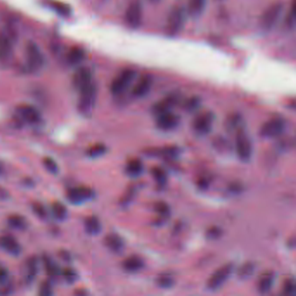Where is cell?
I'll return each mask as SVG.
<instances>
[{
  "mask_svg": "<svg viewBox=\"0 0 296 296\" xmlns=\"http://www.w3.org/2000/svg\"><path fill=\"white\" fill-rule=\"evenodd\" d=\"M187 11L182 6H176L169 13L166 21V35L170 38H174L179 35L185 24Z\"/></svg>",
  "mask_w": 296,
  "mask_h": 296,
  "instance_id": "6da1fadb",
  "label": "cell"
},
{
  "mask_svg": "<svg viewBox=\"0 0 296 296\" xmlns=\"http://www.w3.org/2000/svg\"><path fill=\"white\" fill-rule=\"evenodd\" d=\"M97 96H98V90L95 83L93 82L80 90L78 108L82 114L84 116L91 114L95 107Z\"/></svg>",
  "mask_w": 296,
  "mask_h": 296,
  "instance_id": "7a4b0ae2",
  "label": "cell"
},
{
  "mask_svg": "<svg viewBox=\"0 0 296 296\" xmlns=\"http://www.w3.org/2000/svg\"><path fill=\"white\" fill-rule=\"evenodd\" d=\"M283 9H284V4L280 1H277L270 4L261 15L260 20V26L261 29L265 32L271 31L280 20Z\"/></svg>",
  "mask_w": 296,
  "mask_h": 296,
  "instance_id": "3957f363",
  "label": "cell"
},
{
  "mask_svg": "<svg viewBox=\"0 0 296 296\" xmlns=\"http://www.w3.org/2000/svg\"><path fill=\"white\" fill-rule=\"evenodd\" d=\"M234 268L235 266L233 263L229 262L222 265L219 269H217L207 280L206 283L207 288L211 291H215L217 290L218 288H221V286L225 283L226 280H228L231 276Z\"/></svg>",
  "mask_w": 296,
  "mask_h": 296,
  "instance_id": "277c9868",
  "label": "cell"
},
{
  "mask_svg": "<svg viewBox=\"0 0 296 296\" xmlns=\"http://www.w3.org/2000/svg\"><path fill=\"white\" fill-rule=\"evenodd\" d=\"M137 71L131 69L122 71L118 76L115 78L111 84V92L115 96L120 95L126 91L135 79L137 78Z\"/></svg>",
  "mask_w": 296,
  "mask_h": 296,
  "instance_id": "5b68a950",
  "label": "cell"
},
{
  "mask_svg": "<svg viewBox=\"0 0 296 296\" xmlns=\"http://www.w3.org/2000/svg\"><path fill=\"white\" fill-rule=\"evenodd\" d=\"M236 150L238 158H240L242 162H248L252 157V142L244 129H241L237 131Z\"/></svg>",
  "mask_w": 296,
  "mask_h": 296,
  "instance_id": "8992f818",
  "label": "cell"
},
{
  "mask_svg": "<svg viewBox=\"0 0 296 296\" xmlns=\"http://www.w3.org/2000/svg\"><path fill=\"white\" fill-rule=\"evenodd\" d=\"M286 121L281 117H274L262 124L260 134L262 138H275L284 132Z\"/></svg>",
  "mask_w": 296,
  "mask_h": 296,
  "instance_id": "52a82bcc",
  "label": "cell"
},
{
  "mask_svg": "<svg viewBox=\"0 0 296 296\" xmlns=\"http://www.w3.org/2000/svg\"><path fill=\"white\" fill-rule=\"evenodd\" d=\"M215 118L216 117L212 111L201 112L195 118L192 122L194 131L200 136L209 134L212 130Z\"/></svg>",
  "mask_w": 296,
  "mask_h": 296,
  "instance_id": "ba28073f",
  "label": "cell"
},
{
  "mask_svg": "<svg viewBox=\"0 0 296 296\" xmlns=\"http://www.w3.org/2000/svg\"><path fill=\"white\" fill-rule=\"evenodd\" d=\"M25 54L28 67L31 71H39L43 67L44 63V55L36 43H28L25 48Z\"/></svg>",
  "mask_w": 296,
  "mask_h": 296,
  "instance_id": "9c48e42d",
  "label": "cell"
},
{
  "mask_svg": "<svg viewBox=\"0 0 296 296\" xmlns=\"http://www.w3.org/2000/svg\"><path fill=\"white\" fill-rule=\"evenodd\" d=\"M181 101H182V96L180 93H172L166 97L165 99H162L153 104V106L151 108V112L156 117L166 112H170L172 111L174 107L178 105V103H181Z\"/></svg>",
  "mask_w": 296,
  "mask_h": 296,
  "instance_id": "30bf717a",
  "label": "cell"
},
{
  "mask_svg": "<svg viewBox=\"0 0 296 296\" xmlns=\"http://www.w3.org/2000/svg\"><path fill=\"white\" fill-rule=\"evenodd\" d=\"M125 23L128 27L138 30L142 21V6L139 1H133L127 8L125 12Z\"/></svg>",
  "mask_w": 296,
  "mask_h": 296,
  "instance_id": "8fae6325",
  "label": "cell"
},
{
  "mask_svg": "<svg viewBox=\"0 0 296 296\" xmlns=\"http://www.w3.org/2000/svg\"><path fill=\"white\" fill-rule=\"evenodd\" d=\"M94 191L87 186H79L68 190L67 199L73 204H81L94 197Z\"/></svg>",
  "mask_w": 296,
  "mask_h": 296,
  "instance_id": "7c38bea8",
  "label": "cell"
},
{
  "mask_svg": "<svg viewBox=\"0 0 296 296\" xmlns=\"http://www.w3.org/2000/svg\"><path fill=\"white\" fill-rule=\"evenodd\" d=\"M18 118L22 122H28L31 124H37L41 121L39 111L32 105L21 104L17 108Z\"/></svg>",
  "mask_w": 296,
  "mask_h": 296,
  "instance_id": "4fadbf2b",
  "label": "cell"
},
{
  "mask_svg": "<svg viewBox=\"0 0 296 296\" xmlns=\"http://www.w3.org/2000/svg\"><path fill=\"white\" fill-rule=\"evenodd\" d=\"M181 118L173 112H166L157 117L156 124L161 131H172L179 125Z\"/></svg>",
  "mask_w": 296,
  "mask_h": 296,
  "instance_id": "5bb4252c",
  "label": "cell"
},
{
  "mask_svg": "<svg viewBox=\"0 0 296 296\" xmlns=\"http://www.w3.org/2000/svg\"><path fill=\"white\" fill-rule=\"evenodd\" d=\"M92 83V74L89 68H79L76 71L73 78H72V83L76 89H79V91L83 87L87 86L88 84Z\"/></svg>",
  "mask_w": 296,
  "mask_h": 296,
  "instance_id": "9a60e30c",
  "label": "cell"
},
{
  "mask_svg": "<svg viewBox=\"0 0 296 296\" xmlns=\"http://www.w3.org/2000/svg\"><path fill=\"white\" fill-rule=\"evenodd\" d=\"M150 157H162V158H178L181 153L180 148L175 145L162 147V148H150L144 151Z\"/></svg>",
  "mask_w": 296,
  "mask_h": 296,
  "instance_id": "2e32d148",
  "label": "cell"
},
{
  "mask_svg": "<svg viewBox=\"0 0 296 296\" xmlns=\"http://www.w3.org/2000/svg\"><path fill=\"white\" fill-rule=\"evenodd\" d=\"M0 248L12 256H19L21 253V246L12 236L5 235L0 237Z\"/></svg>",
  "mask_w": 296,
  "mask_h": 296,
  "instance_id": "e0dca14e",
  "label": "cell"
},
{
  "mask_svg": "<svg viewBox=\"0 0 296 296\" xmlns=\"http://www.w3.org/2000/svg\"><path fill=\"white\" fill-rule=\"evenodd\" d=\"M151 87H152V78L149 75L143 76L136 84L132 91V95L138 99L143 98L148 95Z\"/></svg>",
  "mask_w": 296,
  "mask_h": 296,
  "instance_id": "ac0fdd59",
  "label": "cell"
},
{
  "mask_svg": "<svg viewBox=\"0 0 296 296\" xmlns=\"http://www.w3.org/2000/svg\"><path fill=\"white\" fill-rule=\"evenodd\" d=\"M104 244L111 251L117 254L122 252L125 246L122 237L116 233L108 234L104 237Z\"/></svg>",
  "mask_w": 296,
  "mask_h": 296,
  "instance_id": "d6986e66",
  "label": "cell"
},
{
  "mask_svg": "<svg viewBox=\"0 0 296 296\" xmlns=\"http://www.w3.org/2000/svg\"><path fill=\"white\" fill-rule=\"evenodd\" d=\"M39 272V261L35 257H30L26 261L24 267V281L31 284L35 280Z\"/></svg>",
  "mask_w": 296,
  "mask_h": 296,
  "instance_id": "ffe728a7",
  "label": "cell"
},
{
  "mask_svg": "<svg viewBox=\"0 0 296 296\" xmlns=\"http://www.w3.org/2000/svg\"><path fill=\"white\" fill-rule=\"evenodd\" d=\"M276 280V274L273 271H266L261 275L258 283H257V289L261 294H267L269 293L272 288L274 282Z\"/></svg>",
  "mask_w": 296,
  "mask_h": 296,
  "instance_id": "44dd1931",
  "label": "cell"
},
{
  "mask_svg": "<svg viewBox=\"0 0 296 296\" xmlns=\"http://www.w3.org/2000/svg\"><path fill=\"white\" fill-rule=\"evenodd\" d=\"M144 267V261L142 257L133 255L131 257H127L124 261H122V269L126 272H138Z\"/></svg>",
  "mask_w": 296,
  "mask_h": 296,
  "instance_id": "7402d4cb",
  "label": "cell"
},
{
  "mask_svg": "<svg viewBox=\"0 0 296 296\" xmlns=\"http://www.w3.org/2000/svg\"><path fill=\"white\" fill-rule=\"evenodd\" d=\"M12 54V41L4 33L0 34V62L8 61Z\"/></svg>",
  "mask_w": 296,
  "mask_h": 296,
  "instance_id": "603a6c76",
  "label": "cell"
},
{
  "mask_svg": "<svg viewBox=\"0 0 296 296\" xmlns=\"http://www.w3.org/2000/svg\"><path fill=\"white\" fill-rule=\"evenodd\" d=\"M207 0H189L187 13L194 19H197L204 12Z\"/></svg>",
  "mask_w": 296,
  "mask_h": 296,
  "instance_id": "cb8c5ba5",
  "label": "cell"
},
{
  "mask_svg": "<svg viewBox=\"0 0 296 296\" xmlns=\"http://www.w3.org/2000/svg\"><path fill=\"white\" fill-rule=\"evenodd\" d=\"M143 163L139 158H132L127 162L125 173L131 178H138L143 172Z\"/></svg>",
  "mask_w": 296,
  "mask_h": 296,
  "instance_id": "d4e9b609",
  "label": "cell"
},
{
  "mask_svg": "<svg viewBox=\"0 0 296 296\" xmlns=\"http://www.w3.org/2000/svg\"><path fill=\"white\" fill-rule=\"evenodd\" d=\"M244 126V121L241 115L238 113H233L229 115L228 118L226 119L225 127L227 131L230 132L239 131L241 129H243Z\"/></svg>",
  "mask_w": 296,
  "mask_h": 296,
  "instance_id": "484cf974",
  "label": "cell"
},
{
  "mask_svg": "<svg viewBox=\"0 0 296 296\" xmlns=\"http://www.w3.org/2000/svg\"><path fill=\"white\" fill-rule=\"evenodd\" d=\"M84 229H85L86 233L91 235V236L99 235L102 230L101 221L95 216L88 217L84 220Z\"/></svg>",
  "mask_w": 296,
  "mask_h": 296,
  "instance_id": "4316f807",
  "label": "cell"
},
{
  "mask_svg": "<svg viewBox=\"0 0 296 296\" xmlns=\"http://www.w3.org/2000/svg\"><path fill=\"white\" fill-rule=\"evenodd\" d=\"M153 208H154L155 212L159 216V220L157 221V224L159 223V221H165L166 219L170 217L171 210H170V206L169 204H167L165 201H158L155 202Z\"/></svg>",
  "mask_w": 296,
  "mask_h": 296,
  "instance_id": "83f0119b",
  "label": "cell"
},
{
  "mask_svg": "<svg viewBox=\"0 0 296 296\" xmlns=\"http://www.w3.org/2000/svg\"><path fill=\"white\" fill-rule=\"evenodd\" d=\"M44 261V267L45 272L47 274L51 279H57L59 276V269L58 265L56 264L55 261L48 256H44L43 257Z\"/></svg>",
  "mask_w": 296,
  "mask_h": 296,
  "instance_id": "f1b7e54d",
  "label": "cell"
},
{
  "mask_svg": "<svg viewBox=\"0 0 296 296\" xmlns=\"http://www.w3.org/2000/svg\"><path fill=\"white\" fill-rule=\"evenodd\" d=\"M9 226L17 230H24L27 228L28 223L26 219L20 215H11L7 219Z\"/></svg>",
  "mask_w": 296,
  "mask_h": 296,
  "instance_id": "f546056e",
  "label": "cell"
},
{
  "mask_svg": "<svg viewBox=\"0 0 296 296\" xmlns=\"http://www.w3.org/2000/svg\"><path fill=\"white\" fill-rule=\"evenodd\" d=\"M150 173L152 175V177L154 178L156 182L158 183V186H160V187L165 186L167 181H168V175L165 170L159 166H155L151 168Z\"/></svg>",
  "mask_w": 296,
  "mask_h": 296,
  "instance_id": "4dcf8cb0",
  "label": "cell"
},
{
  "mask_svg": "<svg viewBox=\"0 0 296 296\" xmlns=\"http://www.w3.org/2000/svg\"><path fill=\"white\" fill-rule=\"evenodd\" d=\"M255 270H256L255 264L251 261H247L239 268L238 271H237V276L241 280H247V279H249L252 276Z\"/></svg>",
  "mask_w": 296,
  "mask_h": 296,
  "instance_id": "1f68e13d",
  "label": "cell"
},
{
  "mask_svg": "<svg viewBox=\"0 0 296 296\" xmlns=\"http://www.w3.org/2000/svg\"><path fill=\"white\" fill-rule=\"evenodd\" d=\"M85 58V52L82 48L74 47L68 53L67 59L71 64L81 63Z\"/></svg>",
  "mask_w": 296,
  "mask_h": 296,
  "instance_id": "d6a6232c",
  "label": "cell"
},
{
  "mask_svg": "<svg viewBox=\"0 0 296 296\" xmlns=\"http://www.w3.org/2000/svg\"><path fill=\"white\" fill-rule=\"evenodd\" d=\"M156 282H157L158 287L167 289V288H172L174 286L175 279L171 274L162 273V274L158 276L157 280H156Z\"/></svg>",
  "mask_w": 296,
  "mask_h": 296,
  "instance_id": "836d02e7",
  "label": "cell"
},
{
  "mask_svg": "<svg viewBox=\"0 0 296 296\" xmlns=\"http://www.w3.org/2000/svg\"><path fill=\"white\" fill-rule=\"evenodd\" d=\"M201 100L197 96L190 97L182 103V109L187 112H194L201 106Z\"/></svg>",
  "mask_w": 296,
  "mask_h": 296,
  "instance_id": "e575fe53",
  "label": "cell"
},
{
  "mask_svg": "<svg viewBox=\"0 0 296 296\" xmlns=\"http://www.w3.org/2000/svg\"><path fill=\"white\" fill-rule=\"evenodd\" d=\"M52 211L53 216L59 221H63V220H65V218L67 217V209L60 201H54L52 203Z\"/></svg>",
  "mask_w": 296,
  "mask_h": 296,
  "instance_id": "d590c367",
  "label": "cell"
},
{
  "mask_svg": "<svg viewBox=\"0 0 296 296\" xmlns=\"http://www.w3.org/2000/svg\"><path fill=\"white\" fill-rule=\"evenodd\" d=\"M106 152L107 147L103 143H96L88 149L86 154L89 158H97L102 157Z\"/></svg>",
  "mask_w": 296,
  "mask_h": 296,
  "instance_id": "8d00e7d4",
  "label": "cell"
},
{
  "mask_svg": "<svg viewBox=\"0 0 296 296\" xmlns=\"http://www.w3.org/2000/svg\"><path fill=\"white\" fill-rule=\"evenodd\" d=\"M138 192V187L136 185H131L127 189L123 197L120 200V204L125 207L131 203L132 200L134 199L136 194Z\"/></svg>",
  "mask_w": 296,
  "mask_h": 296,
  "instance_id": "74e56055",
  "label": "cell"
},
{
  "mask_svg": "<svg viewBox=\"0 0 296 296\" xmlns=\"http://www.w3.org/2000/svg\"><path fill=\"white\" fill-rule=\"evenodd\" d=\"M52 7L54 11L62 16H70V14L71 13V7L68 4L62 3V2H58V1L52 2Z\"/></svg>",
  "mask_w": 296,
  "mask_h": 296,
  "instance_id": "f35d334b",
  "label": "cell"
},
{
  "mask_svg": "<svg viewBox=\"0 0 296 296\" xmlns=\"http://www.w3.org/2000/svg\"><path fill=\"white\" fill-rule=\"evenodd\" d=\"M43 164L44 168L52 174H58L59 173V166L58 163L55 162L54 159H52L50 157H45L43 159Z\"/></svg>",
  "mask_w": 296,
  "mask_h": 296,
  "instance_id": "ab89813d",
  "label": "cell"
},
{
  "mask_svg": "<svg viewBox=\"0 0 296 296\" xmlns=\"http://www.w3.org/2000/svg\"><path fill=\"white\" fill-rule=\"evenodd\" d=\"M222 236V229L218 226H211L206 231V237L209 240H217Z\"/></svg>",
  "mask_w": 296,
  "mask_h": 296,
  "instance_id": "60d3db41",
  "label": "cell"
},
{
  "mask_svg": "<svg viewBox=\"0 0 296 296\" xmlns=\"http://www.w3.org/2000/svg\"><path fill=\"white\" fill-rule=\"evenodd\" d=\"M62 274H63V279L65 280V281H67L68 283H70V284L74 283L77 279H78V274L72 268H65V269H63Z\"/></svg>",
  "mask_w": 296,
  "mask_h": 296,
  "instance_id": "b9f144b4",
  "label": "cell"
},
{
  "mask_svg": "<svg viewBox=\"0 0 296 296\" xmlns=\"http://www.w3.org/2000/svg\"><path fill=\"white\" fill-rule=\"evenodd\" d=\"M283 293L287 296H295L296 293V281L294 279H288L283 285Z\"/></svg>",
  "mask_w": 296,
  "mask_h": 296,
  "instance_id": "7bdbcfd3",
  "label": "cell"
},
{
  "mask_svg": "<svg viewBox=\"0 0 296 296\" xmlns=\"http://www.w3.org/2000/svg\"><path fill=\"white\" fill-rule=\"evenodd\" d=\"M32 210H33V212H34L36 216H38L41 219H45V218L47 217L46 209L40 202H34L32 204Z\"/></svg>",
  "mask_w": 296,
  "mask_h": 296,
  "instance_id": "ee69618b",
  "label": "cell"
},
{
  "mask_svg": "<svg viewBox=\"0 0 296 296\" xmlns=\"http://www.w3.org/2000/svg\"><path fill=\"white\" fill-rule=\"evenodd\" d=\"M296 1L294 0V2H293L292 4V6H291V9H290V12L288 13V18H287V20H286V23H287V25H288V27H295V24H296Z\"/></svg>",
  "mask_w": 296,
  "mask_h": 296,
  "instance_id": "f6af8a7d",
  "label": "cell"
},
{
  "mask_svg": "<svg viewBox=\"0 0 296 296\" xmlns=\"http://www.w3.org/2000/svg\"><path fill=\"white\" fill-rule=\"evenodd\" d=\"M211 183V177L209 175H203L198 178L197 184L198 188L201 190H207Z\"/></svg>",
  "mask_w": 296,
  "mask_h": 296,
  "instance_id": "bcb514c9",
  "label": "cell"
},
{
  "mask_svg": "<svg viewBox=\"0 0 296 296\" xmlns=\"http://www.w3.org/2000/svg\"><path fill=\"white\" fill-rule=\"evenodd\" d=\"M39 294L40 296H52L53 292H52V284H51V282H49L47 280H45L42 284L40 285L39 292Z\"/></svg>",
  "mask_w": 296,
  "mask_h": 296,
  "instance_id": "7dc6e473",
  "label": "cell"
},
{
  "mask_svg": "<svg viewBox=\"0 0 296 296\" xmlns=\"http://www.w3.org/2000/svg\"><path fill=\"white\" fill-rule=\"evenodd\" d=\"M228 190L229 192L232 194H240L242 192L243 190V185L242 183L240 182H232L231 183H229V187H228Z\"/></svg>",
  "mask_w": 296,
  "mask_h": 296,
  "instance_id": "c3c4849f",
  "label": "cell"
},
{
  "mask_svg": "<svg viewBox=\"0 0 296 296\" xmlns=\"http://www.w3.org/2000/svg\"><path fill=\"white\" fill-rule=\"evenodd\" d=\"M214 145L217 149V150H221V151H224V150H228V147H229V143L228 141L225 140L222 138H219L217 139L215 142H214Z\"/></svg>",
  "mask_w": 296,
  "mask_h": 296,
  "instance_id": "681fc988",
  "label": "cell"
},
{
  "mask_svg": "<svg viewBox=\"0 0 296 296\" xmlns=\"http://www.w3.org/2000/svg\"><path fill=\"white\" fill-rule=\"evenodd\" d=\"M8 270L5 269L4 267L0 266V285L4 284L8 280Z\"/></svg>",
  "mask_w": 296,
  "mask_h": 296,
  "instance_id": "f907efd6",
  "label": "cell"
},
{
  "mask_svg": "<svg viewBox=\"0 0 296 296\" xmlns=\"http://www.w3.org/2000/svg\"><path fill=\"white\" fill-rule=\"evenodd\" d=\"M9 197V193L7 190L0 187V200H5Z\"/></svg>",
  "mask_w": 296,
  "mask_h": 296,
  "instance_id": "816d5d0a",
  "label": "cell"
},
{
  "mask_svg": "<svg viewBox=\"0 0 296 296\" xmlns=\"http://www.w3.org/2000/svg\"><path fill=\"white\" fill-rule=\"evenodd\" d=\"M23 183H24V185L27 186V187H32L34 184V182L31 178H25L23 181Z\"/></svg>",
  "mask_w": 296,
  "mask_h": 296,
  "instance_id": "f5cc1de1",
  "label": "cell"
},
{
  "mask_svg": "<svg viewBox=\"0 0 296 296\" xmlns=\"http://www.w3.org/2000/svg\"><path fill=\"white\" fill-rule=\"evenodd\" d=\"M4 171H5V168H4V163L0 161V177L4 174Z\"/></svg>",
  "mask_w": 296,
  "mask_h": 296,
  "instance_id": "db71d44e",
  "label": "cell"
},
{
  "mask_svg": "<svg viewBox=\"0 0 296 296\" xmlns=\"http://www.w3.org/2000/svg\"><path fill=\"white\" fill-rule=\"evenodd\" d=\"M151 1H153V2H157L158 0H151Z\"/></svg>",
  "mask_w": 296,
  "mask_h": 296,
  "instance_id": "11a10c76",
  "label": "cell"
}]
</instances>
